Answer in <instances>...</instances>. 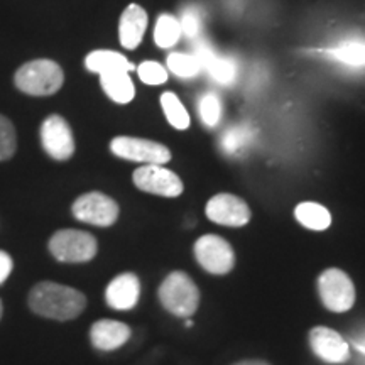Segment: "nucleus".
Returning <instances> with one entry per match:
<instances>
[{
  "label": "nucleus",
  "mask_w": 365,
  "mask_h": 365,
  "mask_svg": "<svg viewBox=\"0 0 365 365\" xmlns=\"http://www.w3.org/2000/svg\"><path fill=\"white\" fill-rule=\"evenodd\" d=\"M29 307L39 317L70 322L83 313L86 296L75 287L58 282H38L29 293Z\"/></svg>",
  "instance_id": "nucleus-1"
},
{
  "label": "nucleus",
  "mask_w": 365,
  "mask_h": 365,
  "mask_svg": "<svg viewBox=\"0 0 365 365\" xmlns=\"http://www.w3.org/2000/svg\"><path fill=\"white\" fill-rule=\"evenodd\" d=\"M14 83L26 95L49 97L61 90L65 83V73L51 59H34L16 71Z\"/></svg>",
  "instance_id": "nucleus-2"
},
{
  "label": "nucleus",
  "mask_w": 365,
  "mask_h": 365,
  "mask_svg": "<svg viewBox=\"0 0 365 365\" xmlns=\"http://www.w3.org/2000/svg\"><path fill=\"white\" fill-rule=\"evenodd\" d=\"M159 301L171 314L193 317L200 304V289L185 271H173L159 286Z\"/></svg>",
  "instance_id": "nucleus-3"
},
{
  "label": "nucleus",
  "mask_w": 365,
  "mask_h": 365,
  "mask_svg": "<svg viewBox=\"0 0 365 365\" xmlns=\"http://www.w3.org/2000/svg\"><path fill=\"white\" fill-rule=\"evenodd\" d=\"M49 252L59 262H88L98 252V242L93 235L76 228H63L49 239Z\"/></svg>",
  "instance_id": "nucleus-4"
},
{
  "label": "nucleus",
  "mask_w": 365,
  "mask_h": 365,
  "mask_svg": "<svg viewBox=\"0 0 365 365\" xmlns=\"http://www.w3.org/2000/svg\"><path fill=\"white\" fill-rule=\"evenodd\" d=\"M318 294L327 309L345 313L355 303V286L349 274L341 269H325L318 277Z\"/></svg>",
  "instance_id": "nucleus-5"
},
{
  "label": "nucleus",
  "mask_w": 365,
  "mask_h": 365,
  "mask_svg": "<svg viewBox=\"0 0 365 365\" xmlns=\"http://www.w3.org/2000/svg\"><path fill=\"white\" fill-rule=\"evenodd\" d=\"M112 154L130 163L144 164H166L171 161V150L161 143L140 137L118 135L110 143Z\"/></svg>",
  "instance_id": "nucleus-6"
},
{
  "label": "nucleus",
  "mask_w": 365,
  "mask_h": 365,
  "mask_svg": "<svg viewBox=\"0 0 365 365\" xmlns=\"http://www.w3.org/2000/svg\"><path fill=\"white\" fill-rule=\"evenodd\" d=\"M71 212L76 220L88 223V225L112 227L117 222L120 208L110 196L100 191H90L75 200Z\"/></svg>",
  "instance_id": "nucleus-7"
},
{
  "label": "nucleus",
  "mask_w": 365,
  "mask_h": 365,
  "mask_svg": "<svg viewBox=\"0 0 365 365\" xmlns=\"http://www.w3.org/2000/svg\"><path fill=\"white\" fill-rule=\"evenodd\" d=\"M195 257L205 271L223 276L235 266V252L220 235H203L195 242Z\"/></svg>",
  "instance_id": "nucleus-8"
},
{
  "label": "nucleus",
  "mask_w": 365,
  "mask_h": 365,
  "mask_svg": "<svg viewBox=\"0 0 365 365\" xmlns=\"http://www.w3.org/2000/svg\"><path fill=\"white\" fill-rule=\"evenodd\" d=\"M132 181L144 193L164 196V198H176L185 190L181 178L163 164H144L137 168L132 175Z\"/></svg>",
  "instance_id": "nucleus-9"
},
{
  "label": "nucleus",
  "mask_w": 365,
  "mask_h": 365,
  "mask_svg": "<svg viewBox=\"0 0 365 365\" xmlns=\"http://www.w3.org/2000/svg\"><path fill=\"white\" fill-rule=\"evenodd\" d=\"M41 145L54 161H68L75 154V137L68 122L61 115H49L39 130Z\"/></svg>",
  "instance_id": "nucleus-10"
},
{
  "label": "nucleus",
  "mask_w": 365,
  "mask_h": 365,
  "mask_svg": "<svg viewBox=\"0 0 365 365\" xmlns=\"http://www.w3.org/2000/svg\"><path fill=\"white\" fill-rule=\"evenodd\" d=\"M205 213L223 227H244L250 222V208L244 200L230 193H218L208 200Z\"/></svg>",
  "instance_id": "nucleus-11"
},
{
  "label": "nucleus",
  "mask_w": 365,
  "mask_h": 365,
  "mask_svg": "<svg viewBox=\"0 0 365 365\" xmlns=\"http://www.w3.org/2000/svg\"><path fill=\"white\" fill-rule=\"evenodd\" d=\"M309 345L314 355L327 364H344L350 357L349 344L328 327H314L309 331Z\"/></svg>",
  "instance_id": "nucleus-12"
},
{
  "label": "nucleus",
  "mask_w": 365,
  "mask_h": 365,
  "mask_svg": "<svg viewBox=\"0 0 365 365\" xmlns=\"http://www.w3.org/2000/svg\"><path fill=\"white\" fill-rule=\"evenodd\" d=\"M140 296V281L134 272L118 274L108 282L105 291V301L112 309L117 312H129L135 308Z\"/></svg>",
  "instance_id": "nucleus-13"
},
{
  "label": "nucleus",
  "mask_w": 365,
  "mask_h": 365,
  "mask_svg": "<svg viewBox=\"0 0 365 365\" xmlns=\"http://www.w3.org/2000/svg\"><path fill=\"white\" fill-rule=\"evenodd\" d=\"M149 17L144 7L139 4H130L129 7L122 12L120 22H118V41L122 48L135 49L137 46L143 43L145 31H148Z\"/></svg>",
  "instance_id": "nucleus-14"
},
{
  "label": "nucleus",
  "mask_w": 365,
  "mask_h": 365,
  "mask_svg": "<svg viewBox=\"0 0 365 365\" xmlns=\"http://www.w3.org/2000/svg\"><path fill=\"white\" fill-rule=\"evenodd\" d=\"M130 333V328L125 323L115 322V319H100L90 328V340L97 350L112 352L127 344Z\"/></svg>",
  "instance_id": "nucleus-15"
},
{
  "label": "nucleus",
  "mask_w": 365,
  "mask_h": 365,
  "mask_svg": "<svg viewBox=\"0 0 365 365\" xmlns=\"http://www.w3.org/2000/svg\"><path fill=\"white\" fill-rule=\"evenodd\" d=\"M195 56L200 59L202 68H207L210 76H212L215 81H218V83L228 85L235 80V73H237L235 63L228 58L217 56V54L210 49L208 44L202 43L196 46Z\"/></svg>",
  "instance_id": "nucleus-16"
},
{
  "label": "nucleus",
  "mask_w": 365,
  "mask_h": 365,
  "mask_svg": "<svg viewBox=\"0 0 365 365\" xmlns=\"http://www.w3.org/2000/svg\"><path fill=\"white\" fill-rule=\"evenodd\" d=\"M86 70L97 75H107V73L135 70L134 63H130L122 53L112 51V49H97V51L88 53L85 58Z\"/></svg>",
  "instance_id": "nucleus-17"
},
{
  "label": "nucleus",
  "mask_w": 365,
  "mask_h": 365,
  "mask_svg": "<svg viewBox=\"0 0 365 365\" xmlns=\"http://www.w3.org/2000/svg\"><path fill=\"white\" fill-rule=\"evenodd\" d=\"M100 85L108 98L118 105L130 103L135 97L134 81L127 71H115L100 75Z\"/></svg>",
  "instance_id": "nucleus-18"
},
{
  "label": "nucleus",
  "mask_w": 365,
  "mask_h": 365,
  "mask_svg": "<svg viewBox=\"0 0 365 365\" xmlns=\"http://www.w3.org/2000/svg\"><path fill=\"white\" fill-rule=\"evenodd\" d=\"M294 217L304 228L323 232L331 225V213L317 202H303L294 208Z\"/></svg>",
  "instance_id": "nucleus-19"
},
{
  "label": "nucleus",
  "mask_w": 365,
  "mask_h": 365,
  "mask_svg": "<svg viewBox=\"0 0 365 365\" xmlns=\"http://www.w3.org/2000/svg\"><path fill=\"white\" fill-rule=\"evenodd\" d=\"M327 56H330L341 65H346L350 68H365V43L364 41H345L340 43L335 48L327 49L323 51Z\"/></svg>",
  "instance_id": "nucleus-20"
},
{
  "label": "nucleus",
  "mask_w": 365,
  "mask_h": 365,
  "mask_svg": "<svg viewBox=\"0 0 365 365\" xmlns=\"http://www.w3.org/2000/svg\"><path fill=\"white\" fill-rule=\"evenodd\" d=\"M182 36L180 19L173 14H161L154 26V43L161 49H171L178 44Z\"/></svg>",
  "instance_id": "nucleus-21"
},
{
  "label": "nucleus",
  "mask_w": 365,
  "mask_h": 365,
  "mask_svg": "<svg viewBox=\"0 0 365 365\" xmlns=\"http://www.w3.org/2000/svg\"><path fill=\"white\" fill-rule=\"evenodd\" d=\"M161 107L170 125L175 127L176 130H186L191 125L190 113L181 100L176 97V93L164 91L161 95Z\"/></svg>",
  "instance_id": "nucleus-22"
},
{
  "label": "nucleus",
  "mask_w": 365,
  "mask_h": 365,
  "mask_svg": "<svg viewBox=\"0 0 365 365\" xmlns=\"http://www.w3.org/2000/svg\"><path fill=\"white\" fill-rule=\"evenodd\" d=\"M166 70L176 75L178 78H193L202 71V63L195 54L175 51L168 54Z\"/></svg>",
  "instance_id": "nucleus-23"
},
{
  "label": "nucleus",
  "mask_w": 365,
  "mask_h": 365,
  "mask_svg": "<svg viewBox=\"0 0 365 365\" xmlns=\"http://www.w3.org/2000/svg\"><path fill=\"white\" fill-rule=\"evenodd\" d=\"M198 112L207 127H215L222 117V103L215 93H205L198 100Z\"/></svg>",
  "instance_id": "nucleus-24"
},
{
  "label": "nucleus",
  "mask_w": 365,
  "mask_h": 365,
  "mask_svg": "<svg viewBox=\"0 0 365 365\" xmlns=\"http://www.w3.org/2000/svg\"><path fill=\"white\" fill-rule=\"evenodd\" d=\"M17 134L7 117L0 115V161H7L16 154Z\"/></svg>",
  "instance_id": "nucleus-25"
},
{
  "label": "nucleus",
  "mask_w": 365,
  "mask_h": 365,
  "mask_svg": "<svg viewBox=\"0 0 365 365\" xmlns=\"http://www.w3.org/2000/svg\"><path fill=\"white\" fill-rule=\"evenodd\" d=\"M137 75H139V80L145 85H164L168 81V73L166 66H163L161 63L158 61H144L137 66Z\"/></svg>",
  "instance_id": "nucleus-26"
},
{
  "label": "nucleus",
  "mask_w": 365,
  "mask_h": 365,
  "mask_svg": "<svg viewBox=\"0 0 365 365\" xmlns=\"http://www.w3.org/2000/svg\"><path fill=\"white\" fill-rule=\"evenodd\" d=\"M180 26L182 34L188 36V38H196L200 29H202V17H200V12L193 7L186 9L180 19Z\"/></svg>",
  "instance_id": "nucleus-27"
},
{
  "label": "nucleus",
  "mask_w": 365,
  "mask_h": 365,
  "mask_svg": "<svg viewBox=\"0 0 365 365\" xmlns=\"http://www.w3.org/2000/svg\"><path fill=\"white\" fill-rule=\"evenodd\" d=\"M12 267H14V262L11 255L4 252V250H0V284H4V282L7 281V277L11 276Z\"/></svg>",
  "instance_id": "nucleus-28"
},
{
  "label": "nucleus",
  "mask_w": 365,
  "mask_h": 365,
  "mask_svg": "<svg viewBox=\"0 0 365 365\" xmlns=\"http://www.w3.org/2000/svg\"><path fill=\"white\" fill-rule=\"evenodd\" d=\"M234 365H269L264 360H242V362H237Z\"/></svg>",
  "instance_id": "nucleus-29"
},
{
  "label": "nucleus",
  "mask_w": 365,
  "mask_h": 365,
  "mask_svg": "<svg viewBox=\"0 0 365 365\" xmlns=\"http://www.w3.org/2000/svg\"><path fill=\"white\" fill-rule=\"evenodd\" d=\"M2 313H4V307H2V301H0V318H2Z\"/></svg>",
  "instance_id": "nucleus-30"
}]
</instances>
